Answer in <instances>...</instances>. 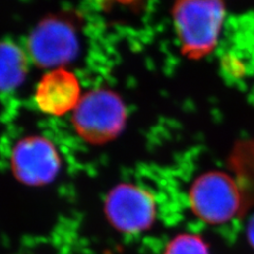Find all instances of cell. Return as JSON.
Instances as JSON below:
<instances>
[{
  "label": "cell",
  "instance_id": "cell-8",
  "mask_svg": "<svg viewBox=\"0 0 254 254\" xmlns=\"http://www.w3.org/2000/svg\"><path fill=\"white\" fill-rule=\"evenodd\" d=\"M28 53L13 42H0V91H11L20 86L29 70Z\"/></svg>",
  "mask_w": 254,
  "mask_h": 254
},
{
  "label": "cell",
  "instance_id": "cell-4",
  "mask_svg": "<svg viewBox=\"0 0 254 254\" xmlns=\"http://www.w3.org/2000/svg\"><path fill=\"white\" fill-rule=\"evenodd\" d=\"M189 202L195 216L208 224H222L247 210L240 182L219 171L206 172L195 179Z\"/></svg>",
  "mask_w": 254,
  "mask_h": 254
},
{
  "label": "cell",
  "instance_id": "cell-6",
  "mask_svg": "<svg viewBox=\"0 0 254 254\" xmlns=\"http://www.w3.org/2000/svg\"><path fill=\"white\" fill-rule=\"evenodd\" d=\"M79 43L75 29L59 17L43 19L28 37L27 53L35 65L45 69L64 68L73 61Z\"/></svg>",
  "mask_w": 254,
  "mask_h": 254
},
{
  "label": "cell",
  "instance_id": "cell-3",
  "mask_svg": "<svg viewBox=\"0 0 254 254\" xmlns=\"http://www.w3.org/2000/svg\"><path fill=\"white\" fill-rule=\"evenodd\" d=\"M158 212V201L152 190L133 182L114 186L103 201V215L107 224L125 236H138L152 230Z\"/></svg>",
  "mask_w": 254,
  "mask_h": 254
},
{
  "label": "cell",
  "instance_id": "cell-5",
  "mask_svg": "<svg viewBox=\"0 0 254 254\" xmlns=\"http://www.w3.org/2000/svg\"><path fill=\"white\" fill-rule=\"evenodd\" d=\"M10 166L14 178L30 188L51 185L59 177L62 159L53 143L43 136L19 140L12 149Z\"/></svg>",
  "mask_w": 254,
  "mask_h": 254
},
{
  "label": "cell",
  "instance_id": "cell-10",
  "mask_svg": "<svg viewBox=\"0 0 254 254\" xmlns=\"http://www.w3.org/2000/svg\"><path fill=\"white\" fill-rule=\"evenodd\" d=\"M248 237H249V241L251 242V244L253 245V247H254V218L251 220L250 225H249Z\"/></svg>",
  "mask_w": 254,
  "mask_h": 254
},
{
  "label": "cell",
  "instance_id": "cell-2",
  "mask_svg": "<svg viewBox=\"0 0 254 254\" xmlns=\"http://www.w3.org/2000/svg\"><path fill=\"white\" fill-rule=\"evenodd\" d=\"M127 108L117 92L100 88L88 91L72 111V124L79 138L92 145L115 140L125 128Z\"/></svg>",
  "mask_w": 254,
  "mask_h": 254
},
{
  "label": "cell",
  "instance_id": "cell-9",
  "mask_svg": "<svg viewBox=\"0 0 254 254\" xmlns=\"http://www.w3.org/2000/svg\"><path fill=\"white\" fill-rule=\"evenodd\" d=\"M162 254H210L208 245L199 235L180 233L168 242Z\"/></svg>",
  "mask_w": 254,
  "mask_h": 254
},
{
  "label": "cell",
  "instance_id": "cell-1",
  "mask_svg": "<svg viewBox=\"0 0 254 254\" xmlns=\"http://www.w3.org/2000/svg\"><path fill=\"white\" fill-rule=\"evenodd\" d=\"M173 21L181 50L190 59H200L215 48L225 6L222 0H175Z\"/></svg>",
  "mask_w": 254,
  "mask_h": 254
},
{
  "label": "cell",
  "instance_id": "cell-7",
  "mask_svg": "<svg viewBox=\"0 0 254 254\" xmlns=\"http://www.w3.org/2000/svg\"><path fill=\"white\" fill-rule=\"evenodd\" d=\"M82 97L76 75L65 68L47 71L39 79L34 93L38 109L50 116L73 111Z\"/></svg>",
  "mask_w": 254,
  "mask_h": 254
}]
</instances>
